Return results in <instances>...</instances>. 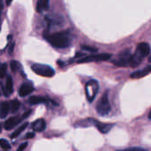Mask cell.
Segmentation results:
<instances>
[{"mask_svg":"<svg viewBox=\"0 0 151 151\" xmlns=\"http://www.w3.org/2000/svg\"><path fill=\"white\" fill-rule=\"evenodd\" d=\"M47 41L53 46L58 49H64L70 45L71 36L68 31H61L45 36Z\"/></svg>","mask_w":151,"mask_h":151,"instance_id":"1","label":"cell"},{"mask_svg":"<svg viewBox=\"0 0 151 151\" xmlns=\"http://www.w3.org/2000/svg\"><path fill=\"white\" fill-rule=\"evenodd\" d=\"M150 53V47L146 42H141L136 49L134 54H133V66H137L142 62V58L149 56Z\"/></svg>","mask_w":151,"mask_h":151,"instance_id":"2","label":"cell"},{"mask_svg":"<svg viewBox=\"0 0 151 151\" xmlns=\"http://www.w3.org/2000/svg\"><path fill=\"white\" fill-rule=\"evenodd\" d=\"M113 64L119 67H128V66L134 67L133 66V55L130 53L128 50L122 51L119 55V58L113 61Z\"/></svg>","mask_w":151,"mask_h":151,"instance_id":"3","label":"cell"},{"mask_svg":"<svg viewBox=\"0 0 151 151\" xmlns=\"http://www.w3.org/2000/svg\"><path fill=\"white\" fill-rule=\"evenodd\" d=\"M32 70L38 75L42 77H52L55 74V71L52 67L47 65L35 64L32 65Z\"/></svg>","mask_w":151,"mask_h":151,"instance_id":"4","label":"cell"},{"mask_svg":"<svg viewBox=\"0 0 151 151\" xmlns=\"http://www.w3.org/2000/svg\"><path fill=\"white\" fill-rule=\"evenodd\" d=\"M98 89H99L98 82L95 80H91L86 84V88H85L86 97L89 103H92L94 101V99L97 95Z\"/></svg>","mask_w":151,"mask_h":151,"instance_id":"5","label":"cell"},{"mask_svg":"<svg viewBox=\"0 0 151 151\" xmlns=\"http://www.w3.org/2000/svg\"><path fill=\"white\" fill-rule=\"evenodd\" d=\"M96 111H97V113L101 116H106L110 113L111 105H110L108 96L106 93L98 101V103L96 104Z\"/></svg>","mask_w":151,"mask_h":151,"instance_id":"6","label":"cell"},{"mask_svg":"<svg viewBox=\"0 0 151 151\" xmlns=\"http://www.w3.org/2000/svg\"><path fill=\"white\" fill-rule=\"evenodd\" d=\"M111 57V54L103 53V54H96V55H89L83 58H81L78 62L79 63H88V62H97V61H106L110 59Z\"/></svg>","mask_w":151,"mask_h":151,"instance_id":"7","label":"cell"},{"mask_svg":"<svg viewBox=\"0 0 151 151\" xmlns=\"http://www.w3.org/2000/svg\"><path fill=\"white\" fill-rule=\"evenodd\" d=\"M30 111H27V112H25L23 114V116L21 118H17V117H12L10 119H8L5 122H4V128L6 130H11L12 129L13 127H15L19 123H20L21 120L25 119L27 117H28V115L30 114Z\"/></svg>","mask_w":151,"mask_h":151,"instance_id":"8","label":"cell"},{"mask_svg":"<svg viewBox=\"0 0 151 151\" xmlns=\"http://www.w3.org/2000/svg\"><path fill=\"white\" fill-rule=\"evenodd\" d=\"M33 91H34V86L32 85V83L25 82L20 86V88L19 89V95L22 97H25L27 95L31 94Z\"/></svg>","mask_w":151,"mask_h":151,"instance_id":"9","label":"cell"},{"mask_svg":"<svg viewBox=\"0 0 151 151\" xmlns=\"http://www.w3.org/2000/svg\"><path fill=\"white\" fill-rule=\"evenodd\" d=\"M3 91L5 96H10L12 92H13V81L11 76H9L6 80L5 82V86L3 87Z\"/></svg>","mask_w":151,"mask_h":151,"instance_id":"10","label":"cell"},{"mask_svg":"<svg viewBox=\"0 0 151 151\" xmlns=\"http://www.w3.org/2000/svg\"><path fill=\"white\" fill-rule=\"evenodd\" d=\"M32 128L36 132H42L46 128V122L44 119H40L32 123Z\"/></svg>","mask_w":151,"mask_h":151,"instance_id":"11","label":"cell"},{"mask_svg":"<svg viewBox=\"0 0 151 151\" xmlns=\"http://www.w3.org/2000/svg\"><path fill=\"white\" fill-rule=\"evenodd\" d=\"M151 73V65H149L147 67H145L144 69L142 70H140V71H136L134 73H133L131 74V78L132 79H139V78H142V77H144L146 75H148L149 73Z\"/></svg>","mask_w":151,"mask_h":151,"instance_id":"12","label":"cell"},{"mask_svg":"<svg viewBox=\"0 0 151 151\" xmlns=\"http://www.w3.org/2000/svg\"><path fill=\"white\" fill-rule=\"evenodd\" d=\"M96 128L98 131L102 134H107L111 131V129L113 127L112 124H107V123H101V122H96Z\"/></svg>","mask_w":151,"mask_h":151,"instance_id":"13","label":"cell"},{"mask_svg":"<svg viewBox=\"0 0 151 151\" xmlns=\"http://www.w3.org/2000/svg\"><path fill=\"white\" fill-rule=\"evenodd\" d=\"M11 111V105L8 102H2L0 104V118H5Z\"/></svg>","mask_w":151,"mask_h":151,"instance_id":"14","label":"cell"},{"mask_svg":"<svg viewBox=\"0 0 151 151\" xmlns=\"http://www.w3.org/2000/svg\"><path fill=\"white\" fill-rule=\"evenodd\" d=\"M96 122L97 121H96L93 119H83V120H81V121L77 122L75 127H91V126H96Z\"/></svg>","mask_w":151,"mask_h":151,"instance_id":"15","label":"cell"},{"mask_svg":"<svg viewBox=\"0 0 151 151\" xmlns=\"http://www.w3.org/2000/svg\"><path fill=\"white\" fill-rule=\"evenodd\" d=\"M49 2L50 0H38L36 10L38 12H42L49 9Z\"/></svg>","mask_w":151,"mask_h":151,"instance_id":"16","label":"cell"},{"mask_svg":"<svg viewBox=\"0 0 151 151\" xmlns=\"http://www.w3.org/2000/svg\"><path fill=\"white\" fill-rule=\"evenodd\" d=\"M28 102L31 105H35V104H46L48 100L42 96H31Z\"/></svg>","mask_w":151,"mask_h":151,"instance_id":"17","label":"cell"},{"mask_svg":"<svg viewBox=\"0 0 151 151\" xmlns=\"http://www.w3.org/2000/svg\"><path fill=\"white\" fill-rule=\"evenodd\" d=\"M27 126H28V123H23L18 129H16L14 132H13V134H12V135H11V138H17L22 132H24V130H26V128L27 127Z\"/></svg>","mask_w":151,"mask_h":151,"instance_id":"18","label":"cell"},{"mask_svg":"<svg viewBox=\"0 0 151 151\" xmlns=\"http://www.w3.org/2000/svg\"><path fill=\"white\" fill-rule=\"evenodd\" d=\"M10 105H11V111L12 112H16L19 110V108L20 106V104H19V102L18 100H13V101H12Z\"/></svg>","mask_w":151,"mask_h":151,"instance_id":"19","label":"cell"},{"mask_svg":"<svg viewBox=\"0 0 151 151\" xmlns=\"http://www.w3.org/2000/svg\"><path fill=\"white\" fill-rule=\"evenodd\" d=\"M0 147L3 150H10L11 149L10 143L6 140H4V139H0Z\"/></svg>","mask_w":151,"mask_h":151,"instance_id":"20","label":"cell"},{"mask_svg":"<svg viewBox=\"0 0 151 151\" xmlns=\"http://www.w3.org/2000/svg\"><path fill=\"white\" fill-rule=\"evenodd\" d=\"M7 73V65L2 64L0 66V78H4Z\"/></svg>","mask_w":151,"mask_h":151,"instance_id":"21","label":"cell"},{"mask_svg":"<svg viewBox=\"0 0 151 151\" xmlns=\"http://www.w3.org/2000/svg\"><path fill=\"white\" fill-rule=\"evenodd\" d=\"M10 66H11L12 71H13V72H17V71L19 70V64L17 61L12 60V61L11 62V64H10Z\"/></svg>","mask_w":151,"mask_h":151,"instance_id":"22","label":"cell"},{"mask_svg":"<svg viewBox=\"0 0 151 151\" xmlns=\"http://www.w3.org/2000/svg\"><path fill=\"white\" fill-rule=\"evenodd\" d=\"M123 151H148L146 150H144V149H142V148H136V147H134V148H129V149H127V150H125Z\"/></svg>","mask_w":151,"mask_h":151,"instance_id":"23","label":"cell"},{"mask_svg":"<svg viewBox=\"0 0 151 151\" xmlns=\"http://www.w3.org/2000/svg\"><path fill=\"white\" fill-rule=\"evenodd\" d=\"M27 147V142H24V143H22V144H20V146L18 148V150L17 151H23Z\"/></svg>","mask_w":151,"mask_h":151,"instance_id":"24","label":"cell"},{"mask_svg":"<svg viewBox=\"0 0 151 151\" xmlns=\"http://www.w3.org/2000/svg\"><path fill=\"white\" fill-rule=\"evenodd\" d=\"M82 48H83L84 50H89V51H93V52L97 50L96 48H92V47H89V46H85V45H83V46H82Z\"/></svg>","mask_w":151,"mask_h":151,"instance_id":"25","label":"cell"},{"mask_svg":"<svg viewBox=\"0 0 151 151\" xmlns=\"http://www.w3.org/2000/svg\"><path fill=\"white\" fill-rule=\"evenodd\" d=\"M35 137V134L34 133H28L25 135V139H32Z\"/></svg>","mask_w":151,"mask_h":151,"instance_id":"26","label":"cell"},{"mask_svg":"<svg viewBox=\"0 0 151 151\" xmlns=\"http://www.w3.org/2000/svg\"><path fill=\"white\" fill-rule=\"evenodd\" d=\"M3 7H4V4H3V1H2V0H0V12L2 11Z\"/></svg>","mask_w":151,"mask_h":151,"instance_id":"27","label":"cell"},{"mask_svg":"<svg viewBox=\"0 0 151 151\" xmlns=\"http://www.w3.org/2000/svg\"><path fill=\"white\" fill-rule=\"evenodd\" d=\"M5 1H6V4H7V5H10L11 3L12 2V0H5Z\"/></svg>","mask_w":151,"mask_h":151,"instance_id":"28","label":"cell"},{"mask_svg":"<svg viewBox=\"0 0 151 151\" xmlns=\"http://www.w3.org/2000/svg\"><path fill=\"white\" fill-rule=\"evenodd\" d=\"M14 47V43H12V46H11V49H10V53H12V48Z\"/></svg>","mask_w":151,"mask_h":151,"instance_id":"29","label":"cell"},{"mask_svg":"<svg viewBox=\"0 0 151 151\" xmlns=\"http://www.w3.org/2000/svg\"><path fill=\"white\" fill-rule=\"evenodd\" d=\"M149 119H151V111H150V112L149 113Z\"/></svg>","mask_w":151,"mask_h":151,"instance_id":"30","label":"cell"},{"mask_svg":"<svg viewBox=\"0 0 151 151\" xmlns=\"http://www.w3.org/2000/svg\"><path fill=\"white\" fill-rule=\"evenodd\" d=\"M1 131H2V126L0 125V133H1Z\"/></svg>","mask_w":151,"mask_h":151,"instance_id":"31","label":"cell"},{"mask_svg":"<svg viewBox=\"0 0 151 151\" xmlns=\"http://www.w3.org/2000/svg\"><path fill=\"white\" fill-rule=\"evenodd\" d=\"M150 62H151V57H150Z\"/></svg>","mask_w":151,"mask_h":151,"instance_id":"32","label":"cell"},{"mask_svg":"<svg viewBox=\"0 0 151 151\" xmlns=\"http://www.w3.org/2000/svg\"></svg>","mask_w":151,"mask_h":151,"instance_id":"33","label":"cell"},{"mask_svg":"<svg viewBox=\"0 0 151 151\" xmlns=\"http://www.w3.org/2000/svg\"><path fill=\"white\" fill-rule=\"evenodd\" d=\"M0 94H1V93H0Z\"/></svg>","mask_w":151,"mask_h":151,"instance_id":"34","label":"cell"}]
</instances>
